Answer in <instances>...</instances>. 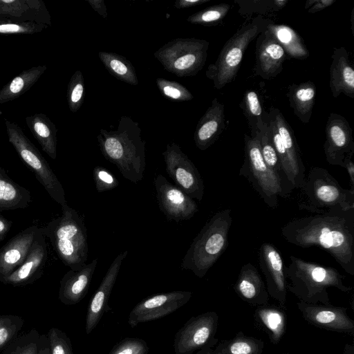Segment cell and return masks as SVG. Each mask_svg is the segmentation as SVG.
<instances>
[{"label": "cell", "instance_id": "6da1fadb", "mask_svg": "<svg viewBox=\"0 0 354 354\" xmlns=\"http://www.w3.org/2000/svg\"><path fill=\"white\" fill-rule=\"evenodd\" d=\"M281 236L298 247L325 250L346 273L354 275V207L294 218L282 227Z\"/></svg>", "mask_w": 354, "mask_h": 354}, {"label": "cell", "instance_id": "7a4b0ae2", "mask_svg": "<svg viewBox=\"0 0 354 354\" xmlns=\"http://www.w3.org/2000/svg\"><path fill=\"white\" fill-rule=\"evenodd\" d=\"M97 140L103 156L118 167L124 178L133 183L142 180L146 142L137 122L123 115L115 130L101 129Z\"/></svg>", "mask_w": 354, "mask_h": 354}, {"label": "cell", "instance_id": "3957f363", "mask_svg": "<svg viewBox=\"0 0 354 354\" xmlns=\"http://www.w3.org/2000/svg\"><path fill=\"white\" fill-rule=\"evenodd\" d=\"M290 262L285 268L287 290L295 295L300 301L308 304L331 305L328 294V288H335L349 292L351 286L344 284L345 277L335 268L307 261L291 255Z\"/></svg>", "mask_w": 354, "mask_h": 354}, {"label": "cell", "instance_id": "277c9868", "mask_svg": "<svg viewBox=\"0 0 354 354\" xmlns=\"http://www.w3.org/2000/svg\"><path fill=\"white\" fill-rule=\"evenodd\" d=\"M62 212L41 227V232L62 263L76 271L88 259L86 227L83 218L68 204L62 206Z\"/></svg>", "mask_w": 354, "mask_h": 354}, {"label": "cell", "instance_id": "5b68a950", "mask_svg": "<svg viewBox=\"0 0 354 354\" xmlns=\"http://www.w3.org/2000/svg\"><path fill=\"white\" fill-rule=\"evenodd\" d=\"M232 209L215 213L193 240L180 268L203 278L228 245V234L232 223Z\"/></svg>", "mask_w": 354, "mask_h": 354}, {"label": "cell", "instance_id": "8992f818", "mask_svg": "<svg viewBox=\"0 0 354 354\" xmlns=\"http://www.w3.org/2000/svg\"><path fill=\"white\" fill-rule=\"evenodd\" d=\"M299 189L298 206L301 210L316 214L334 208L354 207V191L342 187L329 171L322 167L311 168Z\"/></svg>", "mask_w": 354, "mask_h": 354}, {"label": "cell", "instance_id": "52a82bcc", "mask_svg": "<svg viewBox=\"0 0 354 354\" xmlns=\"http://www.w3.org/2000/svg\"><path fill=\"white\" fill-rule=\"evenodd\" d=\"M272 21L257 16L239 28L225 44L215 62L206 70L214 87L221 89L236 77L250 44Z\"/></svg>", "mask_w": 354, "mask_h": 354}, {"label": "cell", "instance_id": "ba28073f", "mask_svg": "<svg viewBox=\"0 0 354 354\" xmlns=\"http://www.w3.org/2000/svg\"><path fill=\"white\" fill-rule=\"evenodd\" d=\"M239 176L247 178L270 208L277 207L279 196L287 197L291 192L289 185L265 162L257 136H244V160Z\"/></svg>", "mask_w": 354, "mask_h": 354}, {"label": "cell", "instance_id": "9c48e42d", "mask_svg": "<svg viewBox=\"0 0 354 354\" xmlns=\"http://www.w3.org/2000/svg\"><path fill=\"white\" fill-rule=\"evenodd\" d=\"M209 46L205 39L176 38L162 46L153 55L167 71L179 77H192L205 66Z\"/></svg>", "mask_w": 354, "mask_h": 354}, {"label": "cell", "instance_id": "30bf717a", "mask_svg": "<svg viewBox=\"0 0 354 354\" xmlns=\"http://www.w3.org/2000/svg\"><path fill=\"white\" fill-rule=\"evenodd\" d=\"M6 125L10 142L23 161L31 169L50 197L61 206L67 204L62 185L46 159L18 126L9 121L6 122Z\"/></svg>", "mask_w": 354, "mask_h": 354}, {"label": "cell", "instance_id": "8fae6325", "mask_svg": "<svg viewBox=\"0 0 354 354\" xmlns=\"http://www.w3.org/2000/svg\"><path fill=\"white\" fill-rule=\"evenodd\" d=\"M218 315L208 311L193 316L176 332L174 340V354H193L218 342L215 337Z\"/></svg>", "mask_w": 354, "mask_h": 354}, {"label": "cell", "instance_id": "7c38bea8", "mask_svg": "<svg viewBox=\"0 0 354 354\" xmlns=\"http://www.w3.org/2000/svg\"><path fill=\"white\" fill-rule=\"evenodd\" d=\"M166 171L175 185L192 198L201 202L204 194V183L201 176L180 147L171 142L162 152Z\"/></svg>", "mask_w": 354, "mask_h": 354}, {"label": "cell", "instance_id": "4fadbf2b", "mask_svg": "<svg viewBox=\"0 0 354 354\" xmlns=\"http://www.w3.org/2000/svg\"><path fill=\"white\" fill-rule=\"evenodd\" d=\"M192 296L190 291L175 290L146 297L133 308L128 324L134 328L140 323L165 317L185 305Z\"/></svg>", "mask_w": 354, "mask_h": 354}, {"label": "cell", "instance_id": "5bb4252c", "mask_svg": "<svg viewBox=\"0 0 354 354\" xmlns=\"http://www.w3.org/2000/svg\"><path fill=\"white\" fill-rule=\"evenodd\" d=\"M324 151L326 161L332 165L344 167V160L354 155L353 131L342 115L330 113L325 128Z\"/></svg>", "mask_w": 354, "mask_h": 354}, {"label": "cell", "instance_id": "9a60e30c", "mask_svg": "<svg viewBox=\"0 0 354 354\" xmlns=\"http://www.w3.org/2000/svg\"><path fill=\"white\" fill-rule=\"evenodd\" d=\"M156 198L162 213L169 221L189 220L198 212L196 203L162 174L154 179Z\"/></svg>", "mask_w": 354, "mask_h": 354}, {"label": "cell", "instance_id": "2e32d148", "mask_svg": "<svg viewBox=\"0 0 354 354\" xmlns=\"http://www.w3.org/2000/svg\"><path fill=\"white\" fill-rule=\"evenodd\" d=\"M297 308L308 324L327 330L354 335V321L344 307L299 301Z\"/></svg>", "mask_w": 354, "mask_h": 354}, {"label": "cell", "instance_id": "e0dca14e", "mask_svg": "<svg viewBox=\"0 0 354 354\" xmlns=\"http://www.w3.org/2000/svg\"><path fill=\"white\" fill-rule=\"evenodd\" d=\"M258 259L266 277L269 296L284 307L287 296V281L283 260L279 250L270 243H263L259 247Z\"/></svg>", "mask_w": 354, "mask_h": 354}, {"label": "cell", "instance_id": "ac0fdd59", "mask_svg": "<svg viewBox=\"0 0 354 354\" xmlns=\"http://www.w3.org/2000/svg\"><path fill=\"white\" fill-rule=\"evenodd\" d=\"M268 113L274 120L286 153L288 169L286 178L292 189H300L305 182L306 169L294 131L279 109L272 107Z\"/></svg>", "mask_w": 354, "mask_h": 354}, {"label": "cell", "instance_id": "d6986e66", "mask_svg": "<svg viewBox=\"0 0 354 354\" xmlns=\"http://www.w3.org/2000/svg\"><path fill=\"white\" fill-rule=\"evenodd\" d=\"M288 55L270 32L266 29L256 41L254 73L265 80L277 77L283 71Z\"/></svg>", "mask_w": 354, "mask_h": 354}, {"label": "cell", "instance_id": "ffe728a7", "mask_svg": "<svg viewBox=\"0 0 354 354\" xmlns=\"http://www.w3.org/2000/svg\"><path fill=\"white\" fill-rule=\"evenodd\" d=\"M128 252H120L113 261L106 273L103 277L99 287L91 297L88 306L85 331L87 335L95 328L102 317L104 312L107 311V304L111 291L119 274L123 260Z\"/></svg>", "mask_w": 354, "mask_h": 354}, {"label": "cell", "instance_id": "44dd1931", "mask_svg": "<svg viewBox=\"0 0 354 354\" xmlns=\"http://www.w3.org/2000/svg\"><path fill=\"white\" fill-rule=\"evenodd\" d=\"M47 244L41 227L37 233L30 251L23 262L1 282L14 286L32 283L40 277L47 260Z\"/></svg>", "mask_w": 354, "mask_h": 354}, {"label": "cell", "instance_id": "7402d4cb", "mask_svg": "<svg viewBox=\"0 0 354 354\" xmlns=\"http://www.w3.org/2000/svg\"><path fill=\"white\" fill-rule=\"evenodd\" d=\"M39 230L37 225H31L0 248V281L23 263Z\"/></svg>", "mask_w": 354, "mask_h": 354}, {"label": "cell", "instance_id": "603a6c76", "mask_svg": "<svg viewBox=\"0 0 354 354\" xmlns=\"http://www.w3.org/2000/svg\"><path fill=\"white\" fill-rule=\"evenodd\" d=\"M225 127L224 104L215 97L196 127L194 140L196 147L207 149L218 140Z\"/></svg>", "mask_w": 354, "mask_h": 354}, {"label": "cell", "instance_id": "cb8c5ba5", "mask_svg": "<svg viewBox=\"0 0 354 354\" xmlns=\"http://www.w3.org/2000/svg\"><path fill=\"white\" fill-rule=\"evenodd\" d=\"M97 259L86 263L78 270H70L60 281L59 299L65 305H75L86 295L95 270Z\"/></svg>", "mask_w": 354, "mask_h": 354}, {"label": "cell", "instance_id": "d4e9b609", "mask_svg": "<svg viewBox=\"0 0 354 354\" xmlns=\"http://www.w3.org/2000/svg\"><path fill=\"white\" fill-rule=\"evenodd\" d=\"M329 86L332 95L340 94L354 99V69L345 47L335 48L331 56Z\"/></svg>", "mask_w": 354, "mask_h": 354}, {"label": "cell", "instance_id": "484cf974", "mask_svg": "<svg viewBox=\"0 0 354 354\" xmlns=\"http://www.w3.org/2000/svg\"><path fill=\"white\" fill-rule=\"evenodd\" d=\"M233 288L236 295L249 305L259 306L268 303L266 286L258 270L251 263L241 267Z\"/></svg>", "mask_w": 354, "mask_h": 354}, {"label": "cell", "instance_id": "4316f807", "mask_svg": "<svg viewBox=\"0 0 354 354\" xmlns=\"http://www.w3.org/2000/svg\"><path fill=\"white\" fill-rule=\"evenodd\" d=\"M316 86L312 81L288 86L286 96L293 113L304 124L310 122L315 102Z\"/></svg>", "mask_w": 354, "mask_h": 354}, {"label": "cell", "instance_id": "83f0119b", "mask_svg": "<svg viewBox=\"0 0 354 354\" xmlns=\"http://www.w3.org/2000/svg\"><path fill=\"white\" fill-rule=\"evenodd\" d=\"M254 321L268 335L273 344H277L286 330L287 318L285 312L268 304L257 306L254 313Z\"/></svg>", "mask_w": 354, "mask_h": 354}, {"label": "cell", "instance_id": "f1b7e54d", "mask_svg": "<svg viewBox=\"0 0 354 354\" xmlns=\"http://www.w3.org/2000/svg\"><path fill=\"white\" fill-rule=\"evenodd\" d=\"M31 202L29 190L16 183L0 167V212L25 209Z\"/></svg>", "mask_w": 354, "mask_h": 354}, {"label": "cell", "instance_id": "f546056e", "mask_svg": "<svg viewBox=\"0 0 354 354\" xmlns=\"http://www.w3.org/2000/svg\"><path fill=\"white\" fill-rule=\"evenodd\" d=\"M266 29L283 47L288 57L304 60L309 57V51L304 39L290 26L272 22Z\"/></svg>", "mask_w": 354, "mask_h": 354}, {"label": "cell", "instance_id": "4dcf8cb0", "mask_svg": "<svg viewBox=\"0 0 354 354\" xmlns=\"http://www.w3.org/2000/svg\"><path fill=\"white\" fill-rule=\"evenodd\" d=\"M99 58L108 72L116 79L131 85H138V79L131 62L115 53L100 51Z\"/></svg>", "mask_w": 354, "mask_h": 354}, {"label": "cell", "instance_id": "1f68e13d", "mask_svg": "<svg viewBox=\"0 0 354 354\" xmlns=\"http://www.w3.org/2000/svg\"><path fill=\"white\" fill-rule=\"evenodd\" d=\"M46 69V66H37L23 71L0 90V103L12 100L27 91Z\"/></svg>", "mask_w": 354, "mask_h": 354}, {"label": "cell", "instance_id": "d6a6232c", "mask_svg": "<svg viewBox=\"0 0 354 354\" xmlns=\"http://www.w3.org/2000/svg\"><path fill=\"white\" fill-rule=\"evenodd\" d=\"M35 137L43 151L52 159L57 158L56 129L46 117L35 115L26 119Z\"/></svg>", "mask_w": 354, "mask_h": 354}, {"label": "cell", "instance_id": "836d02e7", "mask_svg": "<svg viewBox=\"0 0 354 354\" xmlns=\"http://www.w3.org/2000/svg\"><path fill=\"white\" fill-rule=\"evenodd\" d=\"M239 106L247 119L250 136H256L266 125L268 118V112L263 111L257 93L253 90H247Z\"/></svg>", "mask_w": 354, "mask_h": 354}, {"label": "cell", "instance_id": "e575fe53", "mask_svg": "<svg viewBox=\"0 0 354 354\" xmlns=\"http://www.w3.org/2000/svg\"><path fill=\"white\" fill-rule=\"evenodd\" d=\"M263 348V340L239 331L233 338L218 343L214 349L218 354H261Z\"/></svg>", "mask_w": 354, "mask_h": 354}, {"label": "cell", "instance_id": "d590c367", "mask_svg": "<svg viewBox=\"0 0 354 354\" xmlns=\"http://www.w3.org/2000/svg\"><path fill=\"white\" fill-rule=\"evenodd\" d=\"M234 2L239 6V14L246 16L279 12L286 6L288 0H235Z\"/></svg>", "mask_w": 354, "mask_h": 354}, {"label": "cell", "instance_id": "8d00e7d4", "mask_svg": "<svg viewBox=\"0 0 354 354\" xmlns=\"http://www.w3.org/2000/svg\"><path fill=\"white\" fill-rule=\"evenodd\" d=\"M257 136L259 140L261 155L266 165L271 169L278 174L289 185L283 174L279 157L271 140L268 124V118L266 125L261 131H259Z\"/></svg>", "mask_w": 354, "mask_h": 354}, {"label": "cell", "instance_id": "74e56055", "mask_svg": "<svg viewBox=\"0 0 354 354\" xmlns=\"http://www.w3.org/2000/svg\"><path fill=\"white\" fill-rule=\"evenodd\" d=\"M230 8V5L225 3L213 5L189 15L187 21L205 26H215L223 20Z\"/></svg>", "mask_w": 354, "mask_h": 354}, {"label": "cell", "instance_id": "f35d334b", "mask_svg": "<svg viewBox=\"0 0 354 354\" xmlns=\"http://www.w3.org/2000/svg\"><path fill=\"white\" fill-rule=\"evenodd\" d=\"M40 334L36 329L18 336L1 354H37Z\"/></svg>", "mask_w": 354, "mask_h": 354}, {"label": "cell", "instance_id": "ab89813d", "mask_svg": "<svg viewBox=\"0 0 354 354\" xmlns=\"http://www.w3.org/2000/svg\"><path fill=\"white\" fill-rule=\"evenodd\" d=\"M24 322L18 315H0V350L4 349L19 336Z\"/></svg>", "mask_w": 354, "mask_h": 354}, {"label": "cell", "instance_id": "60d3db41", "mask_svg": "<svg viewBox=\"0 0 354 354\" xmlns=\"http://www.w3.org/2000/svg\"><path fill=\"white\" fill-rule=\"evenodd\" d=\"M157 87L165 98L173 102H185L194 98L192 93L183 84L163 77L156 80Z\"/></svg>", "mask_w": 354, "mask_h": 354}, {"label": "cell", "instance_id": "b9f144b4", "mask_svg": "<svg viewBox=\"0 0 354 354\" xmlns=\"http://www.w3.org/2000/svg\"><path fill=\"white\" fill-rule=\"evenodd\" d=\"M85 95V84L81 71H76L72 75L67 90V100L70 110L77 112L82 106Z\"/></svg>", "mask_w": 354, "mask_h": 354}, {"label": "cell", "instance_id": "7bdbcfd3", "mask_svg": "<svg viewBox=\"0 0 354 354\" xmlns=\"http://www.w3.org/2000/svg\"><path fill=\"white\" fill-rule=\"evenodd\" d=\"M46 335L50 354H73L71 339L64 332L53 327Z\"/></svg>", "mask_w": 354, "mask_h": 354}, {"label": "cell", "instance_id": "ee69618b", "mask_svg": "<svg viewBox=\"0 0 354 354\" xmlns=\"http://www.w3.org/2000/svg\"><path fill=\"white\" fill-rule=\"evenodd\" d=\"M147 342L138 337H126L118 342L109 354H148Z\"/></svg>", "mask_w": 354, "mask_h": 354}, {"label": "cell", "instance_id": "f6af8a7d", "mask_svg": "<svg viewBox=\"0 0 354 354\" xmlns=\"http://www.w3.org/2000/svg\"><path fill=\"white\" fill-rule=\"evenodd\" d=\"M37 3L30 0H0V15L19 17L30 8H37Z\"/></svg>", "mask_w": 354, "mask_h": 354}, {"label": "cell", "instance_id": "bcb514c9", "mask_svg": "<svg viewBox=\"0 0 354 354\" xmlns=\"http://www.w3.org/2000/svg\"><path fill=\"white\" fill-rule=\"evenodd\" d=\"M93 176L97 192L109 191L119 185V182L115 176L104 167H95L93 170Z\"/></svg>", "mask_w": 354, "mask_h": 354}, {"label": "cell", "instance_id": "7dc6e473", "mask_svg": "<svg viewBox=\"0 0 354 354\" xmlns=\"http://www.w3.org/2000/svg\"><path fill=\"white\" fill-rule=\"evenodd\" d=\"M39 26L32 23L0 24V34H32L40 30Z\"/></svg>", "mask_w": 354, "mask_h": 354}, {"label": "cell", "instance_id": "c3c4849f", "mask_svg": "<svg viewBox=\"0 0 354 354\" xmlns=\"http://www.w3.org/2000/svg\"><path fill=\"white\" fill-rule=\"evenodd\" d=\"M336 0H315L313 6L308 9V13H315L332 6Z\"/></svg>", "mask_w": 354, "mask_h": 354}, {"label": "cell", "instance_id": "681fc988", "mask_svg": "<svg viewBox=\"0 0 354 354\" xmlns=\"http://www.w3.org/2000/svg\"><path fill=\"white\" fill-rule=\"evenodd\" d=\"M86 1L101 17L104 19L107 17L108 13L104 0H86Z\"/></svg>", "mask_w": 354, "mask_h": 354}, {"label": "cell", "instance_id": "f907efd6", "mask_svg": "<svg viewBox=\"0 0 354 354\" xmlns=\"http://www.w3.org/2000/svg\"><path fill=\"white\" fill-rule=\"evenodd\" d=\"M211 0H176L174 7L178 9L194 7L209 2Z\"/></svg>", "mask_w": 354, "mask_h": 354}, {"label": "cell", "instance_id": "816d5d0a", "mask_svg": "<svg viewBox=\"0 0 354 354\" xmlns=\"http://www.w3.org/2000/svg\"><path fill=\"white\" fill-rule=\"evenodd\" d=\"M344 168L347 171L351 183V190L354 191V163L353 157H347L344 162Z\"/></svg>", "mask_w": 354, "mask_h": 354}, {"label": "cell", "instance_id": "f5cc1de1", "mask_svg": "<svg viewBox=\"0 0 354 354\" xmlns=\"http://www.w3.org/2000/svg\"><path fill=\"white\" fill-rule=\"evenodd\" d=\"M12 225V222L0 214V242L7 236Z\"/></svg>", "mask_w": 354, "mask_h": 354}, {"label": "cell", "instance_id": "db71d44e", "mask_svg": "<svg viewBox=\"0 0 354 354\" xmlns=\"http://www.w3.org/2000/svg\"><path fill=\"white\" fill-rule=\"evenodd\" d=\"M37 354H50V348L47 335H40Z\"/></svg>", "mask_w": 354, "mask_h": 354}, {"label": "cell", "instance_id": "11a10c76", "mask_svg": "<svg viewBox=\"0 0 354 354\" xmlns=\"http://www.w3.org/2000/svg\"><path fill=\"white\" fill-rule=\"evenodd\" d=\"M193 354H218L213 347H207L201 349Z\"/></svg>", "mask_w": 354, "mask_h": 354}, {"label": "cell", "instance_id": "9f6ffc18", "mask_svg": "<svg viewBox=\"0 0 354 354\" xmlns=\"http://www.w3.org/2000/svg\"><path fill=\"white\" fill-rule=\"evenodd\" d=\"M353 14H354V10H353L352 13H351V29H352V32H353H353H354V26H353V23H354V22H353V19H354V15H353Z\"/></svg>", "mask_w": 354, "mask_h": 354}, {"label": "cell", "instance_id": "6f0895ef", "mask_svg": "<svg viewBox=\"0 0 354 354\" xmlns=\"http://www.w3.org/2000/svg\"><path fill=\"white\" fill-rule=\"evenodd\" d=\"M284 354H290V353H284Z\"/></svg>", "mask_w": 354, "mask_h": 354}]
</instances>
